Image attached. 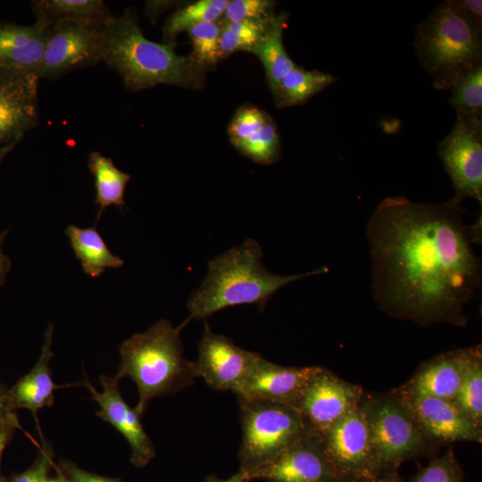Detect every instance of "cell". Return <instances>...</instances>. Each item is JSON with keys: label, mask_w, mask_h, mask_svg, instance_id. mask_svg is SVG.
I'll return each instance as SVG.
<instances>
[{"label": "cell", "mask_w": 482, "mask_h": 482, "mask_svg": "<svg viewBox=\"0 0 482 482\" xmlns=\"http://www.w3.org/2000/svg\"><path fill=\"white\" fill-rule=\"evenodd\" d=\"M104 24L90 21L60 20L47 30L38 79H53L102 61Z\"/></svg>", "instance_id": "obj_9"}, {"label": "cell", "mask_w": 482, "mask_h": 482, "mask_svg": "<svg viewBox=\"0 0 482 482\" xmlns=\"http://www.w3.org/2000/svg\"><path fill=\"white\" fill-rule=\"evenodd\" d=\"M50 25L40 20L30 25L0 21V67L35 74Z\"/></svg>", "instance_id": "obj_20"}, {"label": "cell", "mask_w": 482, "mask_h": 482, "mask_svg": "<svg viewBox=\"0 0 482 482\" xmlns=\"http://www.w3.org/2000/svg\"><path fill=\"white\" fill-rule=\"evenodd\" d=\"M481 348L479 344L440 353L423 362L398 388L408 394L453 401L472 358Z\"/></svg>", "instance_id": "obj_17"}, {"label": "cell", "mask_w": 482, "mask_h": 482, "mask_svg": "<svg viewBox=\"0 0 482 482\" xmlns=\"http://www.w3.org/2000/svg\"><path fill=\"white\" fill-rule=\"evenodd\" d=\"M463 470L453 451L434 458L411 478L410 482H462Z\"/></svg>", "instance_id": "obj_32"}, {"label": "cell", "mask_w": 482, "mask_h": 482, "mask_svg": "<svg viewBox=\"0 0 482 482\" xmlns=\"http://www.w3.org/2000/svg\"><path fill=\"white\" fill-rule=\"evenodd\" d=\"M319 434L336 482H374L381 475L360 403Z\"/></svg>", "instance_id": "obj_8"}, {"label": "cell", "mask_w": 482, "mask_h": 482, "mask_svg": "<svg viewBox=\"0 0 482 482\" xmlns=\"http://www.w3.org/2000/svg\"><path fill=\"white\" fill-rule=\"evenodd\" d=\"M362 409L373 453L381 475L398 470L405 461L421 457L436 445L424 436L410 408L395 389L384 394L363 393Z\"/></svg>", "instance_id": "obj_6"}, {"label": "cell", "mask_w": 482, "mask_h": 482, "mask_svg": "<svg viewBox=\"0 0 482 482\" xmlns=\"http://www.w3.org/2000/svg\"><path fill=\"white\" fill-rule=\"evenodd\" d=\"M450 90L449 103L456 113L482 116V62L463 73Z\"/></svg>", "instance_id": "obj_29"}, {"label": "cell", "mask_w": 482, "mask_h": 482, "mask_svg": "<svg viewBox=\"0 0 482 482\" xmlns=\"http://www.w3.org/2000/svg\"><path fill=\"white\" fill-rule=\"evenodd\" d=\"M38 78L0 67V145H18L38 121Z\"/></svg>", "instance_id": "obj_13"}, {"label": "cell", "mask_w": 482, "mask_h": 482, "mask_svg": "<svg viewBox=\"0 0 482 482\" xmlns=\"http://www.w3.org/2000/svg\"><path fill=\"white\" fill-rule=\"evenodd\" d=\"M410 408L427 439L435 445L453 442L481 443L482 428L451 400L408 394L395 389Z\"/></svg>", "instance_id": "obj_15"}, {"label": "cell", "mask_w": 482, "mask_h": 482, "mask_svg": "<svg viewBox=\"0 0 482 482\" xmlns=\"http://www.w3.org/2000/svg\"><path fill=\"white\" fill-rule=\"evenodd\" d=\"M262 256L259 243L246 239L210 261L207 276L187 302V320H204L222 309L242 304H256L262 312L282 287L328 271L324 266L296 275H276L262 265Z\"/></svg>", "instance_id": "obj_3"}, {"label": "cell", "mask_w": 482, "mask_h": 482, "mask_svg": "<svg viewBox=\"0 0 482 482\" xmlns=\"http://www.w3.org/2000/svg\"><path fill=\"white\" fill-rule=\"evenodd\" d=\"M65 234L87 275L96 278L108 268L117 269L123 265L124 261L109 250L96 227L82 229L69 225Z\"/></svg>", "instance_id": "obj_22"}, {"label": "cell", "mask_w": 482, "mask_h": 482, "mask_svg": "<svg viewBox=\"0 0 482 482\" xmlns=\"http://www.w3.org/2000/svg\"><path fill=\"white\" fill-rule=\"evenodd\" d=\"M255 162L270 164L279 156L280 139L275 122L270 120L257 132L236 147Z\"/></svg>", "instance_id": "obj_30"}, {"label": "cell", "mask_w": 482, "mask_h": 482, "mask_svg": "<svg viewBox=\"0 0 482 482\" xmlns=\"http://www.w3.org/2000/svg\"><path fill=\"white\" fill-rule=\"evenodd\" d=\"M36 20L48 24L60 20L105 23L112 14L101 0H37L32 2Z\"/></svg>", "instance_id": "obj_25"}, {"label": "cell", "mask_w": 482, "mask_h": 482, "mask_svg": "<svg viewBox=\"0 0 482 482\" xmlns=\"http://www.w3.org/2000/svg\"><path fill=\"white\" fill-rule=\"evenodd\" d=\"M438 155L454 196L482 203V116L456 113L450 133L438 143Z\"/></svg>", "instance_id": "obj_10"}, {"label": "cell", "mask_w": 482, "mask_h": 482, "mask_svg": "<svg viewBox=\"0 0 482 482\" xmlns=\"http://www.w3.org/2000/svg\"><path fill=\"white\" fill-rule=\"evenodd\" d=\"M453 402L482 428V348L472 358Z\"/></svg>", "instance_id": "obj_27"}, {"label": "cell", "mask_w": 482, "mask_h": 482, "mask_svg": "<svg viewBox=\"0 0 482 482\" xmlns=\"http://www.w3.org/2000/svg\"><path fill=\"white\" fill-rule=\"evenodd\" d=\"M287 18L288 13L285 12L274 14L261 39L247 51L261 60L272 93L296 65L288 56L283 44V31Z\"/></svg>", "instance_id": "obj_21"}, {"label": "cell", "mask_w": 482, "mask_h": 482, "mask_svg": "<svg viewBox=\"0 0 482 482\" xmlns=\"http://www.w3.org/2000/svg\"><path fill=\"white\" fill-rule=\"evenodd\" d=\"M187 323L186 320L173 327L162 319L120 345V360L114 376L119 380L129 378L135 382L138 392L135 410L140 416L151 400L175 394L197 378L194 362L185 358L180 341V332Z\"/></svg>", "instance_id": "obj_4"}, {"label": "cell", "mask_w": 482, "mask_h": 482, "mask_svg": "<svg viewBox=\"0 0 482 482\" xmlns=\"http://www.w3.org/2000/svg\"><path fill=\"white\" fill-rule=\"evenodd\" d=\"M267 482H336L320 434L309 430L274 460L256 470L249 480Z\"/></svg>", "instance_id": "obj_16"}, {"label": "cell", "mask_w": 482, "mask_h": 482, "mask_svg": "<svg viewBox=\"0 0 482 482\" xmlns=\"http://www.w3.org/2000/svg\"><path fill=\"white\" fill-rule=\"evenodd\" d=\"M16 144L0 145V164L3 160L15 148Z\"/></svg>", "instance_id": "obj_43"}, {"label": "cell", "mask_w": 482, "mask_h": 482, "mask_svg": "<svg viewBox=\"0 0 482 482\" xmlns=\"http://www.w3.org/2000/svg\"><path fill=\"white\" fill-rule=\"evenodd\" d=\"M16 428L12 425H0V482L4 481V478L1 475V459L3 453L11 442Z\"/></svg>", "instance_id": "obj_40"}, {"label": "cell", "mask_w": 482, "mask_h": 482, "mask_svg": "<svg viewBox=\"0 0 482 482\" xmlns=\"http://www.w3.org/2000/svg\"><path fill=\"white\" fill-rule=\"evenodd\" d=\"M445 2L464 20L482 29L481 0H446Z\"/></svg>", "instance_id": "obj_36"}, {"label": "cell", "mask_w": 482, "mask_h": 482, "mask_svg": "<svg viewBox=\"0 0 482 482\" xmlns=\"http://www.w3.org/2000/svg\"><path fill=\"white\" fill-rule=\"evenodd\" d=\"M246 481H248L246 474L238 470V472H237L236 474H234L233 476L226 479L219 478L218 477L214 475H210L206 477L204 482H246Z\"/></svg>", "instance_id": "obj_41"}, {"label": "cell", "mask_w": 482, "mask_h": 482, "mask_svg": "<svg viewBox=\"0 0 482 482\" xmlns=\"http://www.w3.org/2000/svg\"><path fill=\"white\" fill-rule=\"evenodd\" d=\"M270 117L261 109L253 105L240 107L231 120L228 134L232 145L237 147L250 136L260 130Z\"/></svg>", "instance_id": "obj_33"}, {"label": "cell", "mask_w": 482, "mask_h": 482, "mask_svg": "<svg viewBox=\"0 0 482 482\" xmlns=\"http://www.w3.org/2000/svg\"><path fill=\"white\" fill-rule=\"evenodd\" d=\"M221 26L215 22H202L191 26L187 32L192 46L191 55L205 69L220 61V36Z\"/></svg>", "instance_id": "obj_31"}, {"label": "cell", "mask_w": 482, "mask_h": 482, "mask_svg": "<svg viewBox=\"0 0 482 482\" xmlns=\"http://www.w3.org/2000/svg\"><path fill=\"white\" fill-rule=\"evenodd\" d=\"M374 482H403V480L398 470H394L383 473Z\"/></svg>", "instance_id": "obj_42"}, {"label": "cell", "mask_w": 482, "mask_h": 482, "mask_svg": "<svg viewBox=\"0 0 482 482\" xmlns=\"http://www.w3.org/2000/svg\"><path fill=\"white\" fill-rule=\"evenodd\" d=\"M259 355L214 333L205 321L197 360L194 362L196 377L212 388L237 395Z\"/></svg>", "instance_id": "obj_12"}, {"label": "cell", "mask_w": 482, "mask_h": 482, "mask_svg": "<svg viewBox=\"0 0 482 482\" xmlns=\"http://www.w3.org/2000/svg\"><path fill=\"white\" fill-rule=\"evenodd\" d=\"M362 388L331 370L315 366L295 403L306 426L321 433L355 408L363 395Z\"/></svg>", "instance_id": "obj_11"}, {"label": "cell", "mask_w": 482, "mask_h": 482, "mask_svg": "<svg viewBox=\"0 0 482 482\" xmlns=\"http://www.w3.org/2000/svg\"><path fill=\"white\" fill-rule=\"evenodd\" d=\"M314 368L282 366L260 354L237 397L278 403L295 409Z\"/></svg>", "instance_id": "obj_18"}, {"label": "cell", "mask_w": 482, "mask_h": 482, "mask_svg": "<svg viewBox=\"0 0 482 482\" xmlns=\"http://www.w3.org/2000/svg\"><path fill=\"white\" fill-rule=\"evenodd\" d=\"M0 425H12L22 432L26 433L29 437L36 444V441L24 430L19 422L17 415L11 407L8 388L0 383Z\"/></svg>", "instance_id": "obj_38"}, {"label": "cell", "mask_w": 482, "mask_h": 482, "mask_svg": "<svg viewBox=\"0 0 482 482\" xmlns=\"http://www.w3.org/2000/svg\"><path fill=\"white\" fill-rule=\"evenodd\" d=\"M462 201L389 196L373 212L366 228L371 289L387 315L422 326H466L465 306L481 285L482 266Z\"/></svg>", "instance_id": "obj_1"}, {"label": "cell", "mask_w": 482, "mask_h": 482, "mask_svg": "<svg viewBox=\"0 0 482 482\" xmlns=\"http://www.w3.org/2000/svg\"><path fill=\"white\" fill-rule=\"evenodd\" d=\"M9 229L0 232V287H2L5 280L8 272L11 270L12 262L9 257L4 253L3 246L5 238L8 235Z\"/></svg>", "instance_id": "obj_39"}, {"label": "cell", "mask_w": 482, "mask_h": 482, "mask_svg": "<svg viewBox=\"0 0 482 482\" xmlns=\"http://www.w3.org/2000/svg\"><path fill=\"white\" fill-rule=\"evenodd\" d=\"M417 57L438 90H450L467 71L482 62V29L445 1L415 29Z\"/></svg>", "instance_id": "obj_5"}, {"label": "cell", "mask_w": 482, "mask_h": 482, "mask_svg": "<svg viewBox=\"0 0 482 482\" xmlns=\"http://www.w3.org/2000/svg\"><path fill=\"white\" fill-rule=\"evenodd\" d=\"M119 382L115 376H100L102 390L97 391L85 374L82 385L99 405L96 416L112 425L129 443L131 463L138 468L145 467L154 457V447L144 429L140 415L123 399Z\"/></svg>", "instance_id": "obj_14"}, {"label": "cell", "mask_w": 482, "mask_h": 482, "mask_svg": "<svg viewBox=\"0 0 482 482\" xmlns=\"http://www.w3.org/2000/svg\"><path fill=\"white\" fill-rule=\"evenodd\" d=\"M273 16L268 19L224 22L220 36V58L237 51L247 52L261 39Z\"/></svg>", "instance_id": "obj_28"}, {"label": "cell", "mask_w": 482, "mask_h": 482, "mask_svg": "<svg viewBox=\"0 0 482 482\" xmlns=\"http://www.w3.org/2000/svg\"><path fill=\"white\" fill-rule=\"evenodd\" d=\"M54 326L50 324L45 333L44 344L34 367L21 377L11 388H8L12 409L29 410L36 422L41 441L44 436L40 430L37 412L44 407H51L54 403V390L59 388L53 380L50 361L53 357L52 343Z\"/></svg>", "instance_id": "obj_19"}, {"label": "cell", "mask_w": 482, "mask_h": 482, "mask_svg": "<svg viewBox=\"0 0 482 482\" xmlns=\"http://www.w3.org/2000/svg\"><path fill=\"white\" fill-rule=\"evenodd\" d=\"M275 2L270 0L229 1L223 14L225 22L268 19L274 15Z\"/></svg>", "instance_id": "obj_34"}, {"label": "cell", "mask_w": 482, "mask_h": 482, "mask_svg": "<svg viewBox=\"0 0 482 482\" xmlns=\"http://www.w3.org/2000/svg\"><path fill=\"white\" fill-rule=\"evenodd\" d=\"M242 439L239 470L249 476L311 430L294 408L269 401L238 398Z\"/></svg>", "instance_id": "obj_7"}, {"label": "cell", "mask_w": 482, "mask_h": 482, "mask_svg": "<svg viewBox=\"0 0 482 482\" xmlns=\"http://www.w3.org/2000/svg\"><path fill=\"white\" fill-rule=\"evenodd\" d=\"M175 44L156 43L146 38L133 10L104 23L102 62L115 71L126 87L142 90L158 84L199 87L205 68L189 54L179 55Z\"/></svg>", "instance_id": "obj_2"}, {"label": "cell", "mask_w": 482, "mask_h": 482, "mask_svg": "<svg viewBox=\"0 0 482 482\" xmlns=\"http://www.w3.org/2000/svg\"><path fill=\"white\" fill-rule=\"evenodd\" d=\"M229 3V0H199L176 11L164 27V44H175L176 36L193 25L217 21L223 16Z\"/></svg>", "instance_id": "obj_26"}, {"label": "cell", "mask_w": 482, "mask_h": 482, "mask_svg": "<svg viewBox=\"0 0 482 482\" xmlns=\"http://www.w3.org/2000/svg\"><path fill=\"white\" fill-rule=\"evenodd\" d=\"M63 477L68 482H121L119 478L99 476L79 468L70 461L61 463Z\"/></svg>", "instance_id": "obj_37"}, {"label": "cell", "mask_w": 482, "mask_h": 482, "mask_svg": "<svg viewBox=\"0 0 482 482\" xmlns=\"http://www.w3.org/2000/svg\"><path fill=\"white\" fill-rule=\"evenodd\" d=\"M87 166L95 179V201L98 205L97 220H99L109 206L125 205V189L131 177L118 169L112 159L104 156L97 151L90 153Z\"/></svg>", "instance_id": "obj_23"}, {"label": "cell", "mask_w": 482, "mask_h": 482, "mask_svg": "<svg viewBox=\"0 0 482 482\" xmlns=\"http://www.w3.org/2000/svg\"><path fill=\"white\" fill-rule=\"evenodd\" d=\"M335 80L330 73L319 70L307 71L295 65L272 93L276 105L283 108L302 104Z\"/></svg>", "instance_id": "obj_24"}, {"label": "cell", "mask_w": 482, "mask_h": 482, "mask_svg": "<svg viewBox=\"0 0 482 482\" xmlns=\"http://www.w3.org/2000/svg\"><path fill=\"white\" fill-rule=\"evenodd\" d=\"M38 447V453L33 464L21 473L4 478V482H48V473L54 455L53 445L44 439Z\"/></svg>", "instance_id": "obj_35"}]
</instances>
